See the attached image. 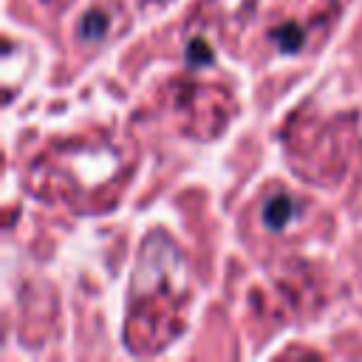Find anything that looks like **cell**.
<instances>
[{
    "label": "cell",
    "instance_id": "6da1fadb",
    "mask_svg": "<svg viewBox=\"0 0 362 362\" xmlns=\"http://www.w3.org/2000/svg\"><path fill=\"white\" fill-rule=\"evenodd\" d=\"M288 218H291V201L283 198V195H277L274 201H269L266 209H263V221L269 226H283Z\"/></svg>",
    "mask_w": 362,
    "mask_h": 362
}]
</instances>
